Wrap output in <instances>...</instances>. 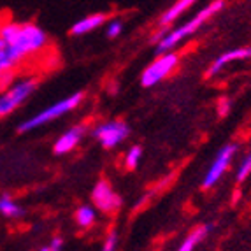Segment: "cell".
<instances>
[{"mask_svg": "<svg viewBox=\"0 0 251 251\" xmlns=\"http://www.w3.org/2000/svg\"><path fill=\"white\" fill-rule=\"evenodd\" d=\"M0 37L11 42L14 48L21 51L25 56L42 51L48 44L46 32L35 23H14L5 21L0 26Z\"/></svg>", "mask_w": 251, "mask_h": 251, "instance_id": "obj_1", "label": "cell"}, {"mask_svg": "<svg viewBox=\"0 0 251 251\" xmlns=\"http://www.w3.org/2000/svg\"><path fill=\"white\" fill-rule=\"evenodd\" d=\"M223 5H225V2H223V0H214L213 4H209L207 7L202 9L201 13L193 18V20H190L188 23H184V25H181L179 28H176V30H172V32L169 30V34L165 35V37H163L158 44H156L155 53L158 54V56H160V54H163V53H167L171 48L176 46L181 39L188 37V35H192L193 32H197V30L204 25L205 21L211 20V18H213L216 13H220V11L223 9Z\"/></svg>", "mask_w": 251, "mask_h": 251, "instance_id": "obj_2", "label": "cell"}, {"mask_svg": "<svg viewBox=\"0 0 251 251\" xmlns=\"http://www.w3.org/2000/svg\"><path fill=\"white\" fill-rule=\"evenodd\" d=\"M81 102H83V92L72 93V95L65 97V99H62V100L54 102V104L50 105V107L42 109L41 113H37L35 116L28 118L26 122L20 123V125H18V132L25 134V132L35 130V128L46 125V123H50V122H54V120H58V118L63 116V114L71 113L72 109L77 107Z\"/></svg>", "mask_w": 251, "mask_h": 251, "instance_id": "obj_3", "label": "cell"}, {"mask_svg": "<svg viewBox=\"0 0 251 251\" xmlns=\"http://www.w3.org/2000/svg\"><path fill=\"white\" fill-rule=\"evenodd\" d=\"M37 86H39L37 77H26V79L13 83L4 93H0V118L9 116L20 105L25 104L30 97H32V93L37 90Z\"/></svg>", "mask_w": 251, "mask_h": 251, "instance_id": "obj_4", "label": "cell"}, {"mask_svg": "<svg viewBox=\"0 0 251 251\" xmlns=\"http://www.w3.org/2000/svg\"><path fill=\"white\" fill-rule=\"evenodd\" d=\"M177 62H179V56L176 53H163L160 54V58L155 60V62L151 63L150 67H146V71L143 72L141 75V84H143L144 88H151V86H155L158 84L160 81H163L171 74L174 69L177 67Z\"/></svg>", "mask_w": 251, "mask_h": 251, "instance_id": "obj_5", "label": "cell"}, {"mask_svg": "<svg viewBox=\"0 0 251 251\" xmlns=\"http://www.w3.org/2000/svg\"><path fill=\"white\" fill-rule=\"evenodd\" d=\"M130 134V128L125 122L122 120H114V122H107L99 125L93 130V137L99 139L102 148L105 150H113L118 144H122Z\"/></svg>", "mask_w": 251, "mask_h": 251, "instance_id": "obj_6", "label": "cell"}, {"mask_svg": "<svg viewBox=\"0 0 251 251\" xmlns=\"http://www.w3.org/2000/svg\"><path fill=\"white\" fill-rule=\"evenodd\" d=\"M92 201L95 207H99V211H102V213H116L123 204L122 197L104 179H100L95 184V188L92 192Z\"/></svg>", "mask_w": 251, "mask_h": 251, "instance_id": "obj_7", "label": "cell"}, {"mask_svg": "<svg viewBox=\"0 0 251 251\" xmlns=\"http://www.w3.org/2000/svg\"><path fill=\"white\" fill-rule=\"evenodd\" d=\"M235 150H237L235 144H226L225 148H222V150L218 151L216 158L211 163L209 171H207L204 181H202V186H204V188H211V186H214L218 181L222 179V176L225 174V171L228 169V165H230L232 158H234Z\"/></svg>", "mask_w": 251, "mask_h": 251, "instance_id": "obj_8", "label": "cell"}, {"mask_svg": "<svg viewBox=\"0 0 251 251\" xmlns=\"http://www.w3.org/2000/svg\"><path fill=\"white\" fill-rule=\"evenodd\" d=\"M84 130H86V125H75V126H71L67 132H63V134L56 139V143H54V146H53L54 155H67V153H71V151L81 143V139H83V135H84Z\"/></svg>", "mask_w": 251, "mask_h": 251, "instance_id": "obj_9", "label": "cell"}, {"mask_svg": "<svg viewBox=\"0 0 251 251\" xmlns=\"http://www.w3.org/2000/svg\"><path fill=\"white\" fill-rule=\"evenodd\" d=\"M25 58L26 56L18 48L0 37V74L13 72Z\"/></svg>", "mask_w": 251, "mask_h": 251, "instance_id": "obj_10", "label": "cell"}, {"mask_svg": "<svg viewBox=\"0 0 251 251\" xmlns=\"http://www.w3.org/2000/svg\"><path fill=\"white\" fill-rule=\"evenodd\" d=\"M248 58H251V46L226 51V53L220 54V56L214 60L213 65H211L209 71H207V75H209V77H213V75L220 74V71H222L225 65H228V63L235 62V60H248Z\"/></svg>", "mask_w": 251, "mask_h": 251, "instance_id": "obj_11", "label": "cell"}, {"mask_svg": "<svg viewBox=\"0 0 251 251\" xmlns=\"http://www.w3.org/2000/svg\"><path fill=\"white\" fill-rule=\"evenodd\" d=\"M105 20H107V16L102 13L99 14H90V16L83 18V20H79L77 23H74L71 28V35H74V37H79V35H84V34H90V32H93L95 28H99L100 25H104Z\"/></svg>", "mask_w": 251, "mask_h": 251, "instance_id": "obj_12", "label": "cell"}, {"mask_svg": "<svg viewBox=\"0 0 251 251\" xmlns=\"http://www.w3.org/2000/svg\"><path fill=\"white\" fill-rule=\"evenodd\" d=\"M193 4H195V0H177L176 4H172L171 7H169L167 11L162 14V18H160V21H158V25L160 26H169L172 21L176 20V18H179L181 14H183L186 9L192 7Z\"/></svg>", "mask_w": 251, "mask_h": 251, "instance_id": "obj_13", "label": "cell"}, {"mask_svg": "<svg viewBox=\"0 0 251 251\" xmlns=\"http://www.w3.org/2000/svg\"><path fill=\"white\" fill-rule=\"evenodd\" d=\"M209 230H211V225H202V226H199V228H193V230L190 232L188 235H186V239H184L183 243H181L179 251H192V250H195V248H197L199 244H201L202 241L207 237Z\"/></svg>", "mask_w": 251, "mask_h": 251, "instance_id": "obj_14", "label": "cell"}, {"mask_svg": "<svg viewBox=\"0 0 251 251\" xmlns=\"http://www.w3.org/2000/svg\"><path fill=\"white\" fill-rule=\"evenodd\" d=\"M74 218H75V223H77L81 228H90V226L95 225L97 213L92 205H81L79 209L75 211Z\"/></svg>", "mask_w": 251, "mask_h": 251, "instance_id": "obj_15", "label": "cell"}, {"mask_svg": "<svg viewBox=\"0 0 251 251\" xmlns=\"http://www.w3.org/2000/svg\"><path fill=\"white\" fill-rule=\"evenodd\" d=\"M0 213L7 218H20L25 214V209H23L21 205H18L13 199L9 197L7 193H4V195L0 197Z\"/></svg>", "mask_w": 251, "mask_h": 251, "instance_id": "obj_16", "label": "cell"}, {"mask_svg": "<svg viewBox=\"0 0 251 251\" xmlns=\"http://www.w3.org/2000/svg\"><path fill=\"white\" fill-rule=\"evenodd\" d=\"M141 156H143V148H141V146H132V148H130V150L126 151V158H125L126 167L134 171V169L139 165V162H141Z\"/></svg>", "mask_w": 251, "mask_h": 251, "instance_id": "obj_17", "label": "cell"}, {"mask_svg": "<svg viewBox=\"0 0 251 251\" xmlns=\"http://www.w3.org/2000/svg\"><path fill=\"white\" fill-rule=\"evenodd\" d=\"M251 174V153L243 160L241 163V167H239V172H237V183H243L248 176Z\"/></svg>", "mask_w": 251, "mask_h": 251, "instance_id": "obj_18", "label": "cell"}, {"mask_svg": "<svg viewBox=\"0 0 251 251\" xmlns=\"http://www.w3.org/2000/svg\"><path fill=\"white\" fill-rule=\"evenodd\" d=\"M122 30H123V21L113 20V21H109L107 30H105V35H107L109 39H116L118 35L122 34Z\"/></svg>", "mask_w": 251, "mask_h": 251, "instance_id": "obj_19", "label": "cell"}, {"mask_svg": "<svg viewBox=\"0 0 251 251\" xmlns=\"http://www.w3.org/2000/svg\"><path fill=\"white\" fill-rule=\"evenodd\" d=\"M116 243H118V232L116 230H111L105 237V243H104V251H113L116 250Z\"/></svg>", "mask_w": 251, "mask_h": 251, "instance_id": "obj_20", "label": "cell"}, {"mask_svg": "<svg viewBox=\"0 0 251 251\" xmlns=\"http://www.w3.org/2000/svg\"><path fill=\"white\" fill-rule=\"evenodd\" d=\"M41 250L42 251H60V250H63V239L54 237L53 241H51V244H48V246H42Z\"/></svg>", "mask_w": 251, "mask_h": 251, "instance_id": "obj_21", "label": "cell"}, {"mask_svg": "<svg viewBox=\"0 0 251 251\" xmlns=\"http://www.w3.org/2000/svg\"><path fill=\"white\" fill-rule=\"evenodd\" d=\"M167 34H169V26H162V30H158V34H153V35H151L150 41L153 42V44H155V42L158 44V42L162 41V39L165 37Z\"/></svg>", "mask_w": 251, "mask_h": 251, "instance_id": "obj_22", "label": "cell"}, {"mask_svg": "<svg viewBox=\"0 0 251 251\" xmlns=\"http://www.w3.org/2000/svg\"><path fill=\"white\" fill-rule=\"evenodd\" d=\"M228 109H230V100L228 99H222L220 100V116H226Z\"/></svg>", "mask_w": 251, "mask_h": 251, "instance_id": "obj_23", "label": "cell"}, {"mask_svg": "<svg viewBox=\"0 0 251 251\" xmlns=\"http://www.w3.org/2000/svg\"><path fill=\"white\" fill-rule=\"evenodd\" d=\"M0 26H2V23H0Z\"/></svg>", "mask_w": 251, "mask_h": 251, "instance_id": "obj_24", "label": "cell"}, {"mask_svg": "<svg viewBox=\"0 0 251 251\" xmlns=\"http://www.w3.org/2000/svg\"><path fill=\"white\" fill-rule=\"evenodd\" d=\"M0 75H2V74H0Z\"/></svg>", "mask_w": 251, "mask_h": 251, "instance_id": "obj_25", "label": "cell"}]
</instances>
